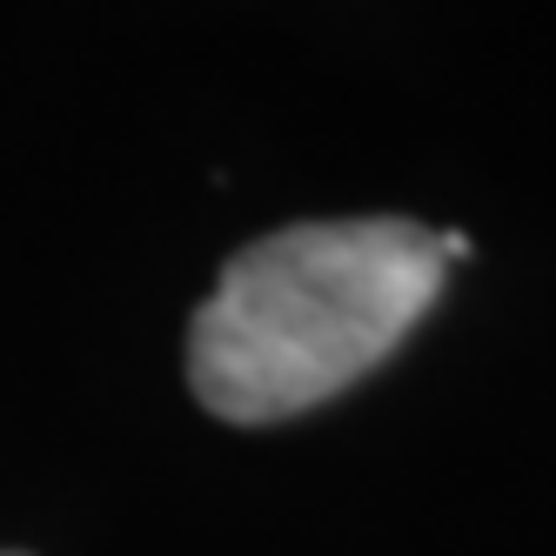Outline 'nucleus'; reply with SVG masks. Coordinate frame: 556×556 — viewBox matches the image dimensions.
<instances>
[{
  "label": "nucleus",
  "mask_w": 556,
  "mask_h": 556,
  "mask_svg": "<svg viewBox=\"0 0 556 556\" xmlns=\"http://www.w3.org/2000/svg\"><path fill=\"white\" fill-rule=\"evenodd\" d=\"M450 262L409 215L295 222L249 242L188 323V382L222 422H282L382 369Z\"/></svg>",
  "instance_id": "f257e3e1"
},
{
  "label": "nucleus",
  "mask_w": 556,
  "mask_h": 556,
  "mask_svg": "<svg viewBox=\"0 0 556 556\" xmlns=\"http://www.w3.org/2000/svg\"><path fill=\"white\" fill-rule=\"evenodd\" d=\"M8 556H14V549H8Z\"/></svg>",
  "instance_id": "f03ea898"
}]
</instances>
